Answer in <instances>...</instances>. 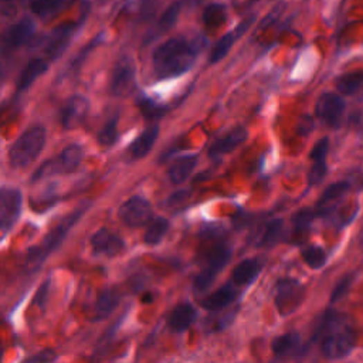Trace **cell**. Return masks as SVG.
Masks as SVG:
<instances>
[{
    "mask_svg": "<svg viewBox=\"0 0 363 363\" xmlns=\"http://www.w3.org/2000/svg\"><path fill=\"white\" fill-rule=\"evenodd\" d=\"M227 20L226 6L221 3H212L203 12V21L210 29H216L221 24H225Z\"/></svg>",
    "mask_w": 363,
    "mask_h": 363,
    "instance_id": "4316f807",
    "label": "cell"
},
{
    "mask_svg": "<svg viewBox=\"0 0 363 363\" xmlns=\"http://www.w3.org/2000/svg\"><path fill=\"white\" fill-rule=\"evenodd\" d=\"M46 144V129L40 125L26 131L12 145L9 160L13 167H26L41 153Z\"/></svg>",
    "mask_w": 363,
    "mask_h": 363,
    "instance_id": "277c9868",
    "label": "cell"
},
{
    "mask_svg": "<svg viewBox=\"0 0 363 363\" xmlns=\"http://www.w3.org/2000/svg\"><path fill=\"white\" fill-rule=\"evenodd\" d=\"M118 141V125L117 118L108 121L98 133V142L102 147H113Z\"/></svg>",
    "mask_w": 363,
    "mask_h": 363,
    "instance_id": "d6a6232c",
    "label": "cell"
},
{
    "mask_svg": "<svg viewBox=\"0 0 363 363\" xmlns=\"http://www.w3.org/2000/svg\"><path fill=\"white\" fill-rule=\"evenodd\" d=\"M328 151H329V139L328 138H322L319 139V141L314 145L313 151H311V159L314 162L317 160H325L326 155H328Z\"/></svg>",
    "mask_w": 363,
    "mask_h": 363,
    "instance_id": "f35d334b",
    "label": "cell"
},
{
    "mask_svg": "<svg viewBox=\"0 0 363 363\" xmlns=\"http://www.w3.org/2000/svg\"><path fill=\"white\" fill-rule=\"evenodd\" d=\"M363 86V71H353L338 77L337 90L341 94L351 95L355 94Z\"/></svg>",
    "mask_w": 363,
    "mask_h": 363,
    "instance_id": "d4e9b609",
    "label": "cell"
},
{
    "mask_svg": "<svg viewBox=\"0 0 363 363\" xmlns=\"http://www.w3.org/2000/svg\"><path fill=\"white\" fill-rule=\"evenodd\" d=\"M236 40H237V37H236L234 32H233V33H227V35L223 36V37L214 44V47L212 48L209 62H210L212 64H214V63H218L220 60L225 59L226 55H227V53L230 51V48L233 47V44H234Z\"/></svg>",
    "mask_w": 363,
    "mask_h": 363,
    "instance_id": "f546056e",
    "label": "cell"
},
{
    "mask_svg": "<svg viewBox=\"0 0 363 363\" xmlns=\"http://www.w3.org/2000/svg\"><path fill=\"white\" fill-rule=\"evenodd\" d=\"M90 111V102L82 95L70 97L60 111V122L66 129H74L80 127L87 118Z\"/></svg>",
    "mask_w": 363,
    "mask_h": 363,
    "instance_id": "4fadbf2b",
    "label": "cell"
},
{
    "mask_svg": "<svg viewBox=\"0 0 363 363\" xmlns=\"http://www.w3.org/2000/svg\"><path fill=\"white\" fill-rule=\"evenodd\" d=\"M360 243H362V247H363V232H362V234H360Z\"/></svg>",
    "mask_w": 363,
    "mask_h": 363,
    "instance_id": "f6af8a7d",
    "label": "cell"
},
{
    "mask_svg": "<svg viewBox=\"0 0 363 363\" xmlns=\"http://www.w3.org/2000/svg\"><path fill=\"white\" fill-rule=\"evenodd\" d=\"M284 9H286V5L284 3H280V5H277L267 16H266V19L261 21V24H260V29H266V27H268V26H271L278 17H280V15L284 12Z\"/></svg>",
    "mask_w": 363,
    "mask_h": 363,
    "instance_id": "ab89813d",
    "label": "cell"
},
{
    "mask_svg": "<svg viewBox=\"0 0 363 363\" xmlns=\"http://www.w3.org/2000/svg\"><path fill=\"white\" fill-rule=\"evenodd\" d=\"M315 337H321V352L326 359H342L351 353L355 346V331L333 311L322 317Z\"/></svg>",
    "mask_w": 363,
    "mask_h": 363,
    "instance_id": "7a4b0ae2",
    "label": "cell"
},
{
    "mask_svg": "<svg viewBox=\"0 0 363 363\" xmlns=\"http://www.w3.org/2000/svg\"><path fill=\"white\" fill-rule=\"evenodd\" d=\"M237 297V291L232 284H226L225 287L218 288L212 295L206 297L201 301V305L207 311H220L229 306Z\"/></svg>",
    "mask_w": 363,
    "mask_h": 363,
    "instance_id": "e0dca14e",
    "label": "cell"
},
{
    "mask_svg": "<svg viewBox=\"0 0 363 363\" xmlns=\"http://www.w3.org/2000/svg\"><path fill=\"white\" fill-rule=\"evenodd\" d=\"M206 44V39L187 40L175 37L160 44L153 53L155 74L160 80H169L187 73L199 51Z\"/></svg>",
    "mask_w": 363,
    "mask_h": 363,
    "instance_id": "6da1fadb",
    "label": "cell"
},
{
    "mask_svg": "<svg viewBox=\"0 0 363 363\" xmlns=\"http://www.w3.org/2000/svg\"><path fill=\"white\" fill-rule=\"evenodd\" d=\"M305 298V287L294 278H284L275 286L274 302L283 317L292 314Z\"/></svg>",
    "mask_w": 363,
    "mask_h": 363,
    "instance_id": "52a82bcc",
    "label": "cell"
},
{
    "mask_svg": "<svg viewBox=\"0 0 363 363\" xmlns=\"http://www.w3.org/2000/svg\"><path fill=\"white\" fill-rule=\"evenodd\" d=\"M232 259V247L225 243L218 241L213 244L207 253L205 254V267L202 272L194 278V291L203 292L206 291L214 281L217 274L225 268Z\"/></svg>",
    "mask_w": 363,
    "mask_h": 363,
    "instance_id": "5b68a950",
    "label": "cell"
},
{
    "mask_svg": "<svg viewBox=\"0 0 363 363\" xmlns=\"http://www.w3.org/2000/svg\"><path fill=\"white\" fill-rule=\"evenodd\" d=\"M2 353H3V352H2V348H0V359H2Z\"/></svg>",
    "mask_w": 363,
    "mask_h": 363,
    "instance_id": "bcb514c9",
    "label": "cell"
},
{
    "mask_svg": "<svg viewBox=\"0 0 363 363\" xmlns=\"http://www.w3.org/2000/svg\"><path fill=\"white\" fill-rule=\"evenodd\" d=\"M54 359H57V355H55L53 351H44L36 353L35 356H30L29 359H26V362H51Z\"/></svg>",
    "mask_w": 363,
    "mask_h": 363,
    "instance_id": "ee69618b",
    "label": "cell"
},
{
    "mask_svg": "<svg viewBox=\"0 0 363 363\" xmlns=\"http://www.w3.org/2000/svg\"><path fill=\"white\" fill-rule=\"evenodd\" d=\"M135 66L129 57H122L115 64L113 80H111V94L124 98L135 89Z\"/></svg>",
    "mask_w": 363,
    "mask_h": 363,
    "instance_id": "30bf717a",
    "label": "cell"
},
{
    "mask_svg": "<svg viewBox=\"0 0 363 363\" xmlns=\"http://www.w3.org/2000/svg\"><path fill=\"white\" fill-rule=\"evenodd\" d=\"M48 290H50V281H46V283H43V286L39 288V291L36 294L35 304H37L40 308H44L47 297H48Z\"/></svg>",
    "mask_w": 363,
    "mask_h": 363,
    "instance_id": "60d3db41",
    "label": "cell"
},
{
    "mask_svg": "<svg viewBox=\"0 0 363 363\" xmlns=\"http://www.w3.org/2000/svg\"><path fill=\"white\" fill-rule=\"evenodd\" d=\"M198 311L192 304H179L169 315V326L175 332H185L194 321H196Z\"/></svg>",
    "mask_w": 363,
    "mask_h": 363,
    "instance_id": "ac0fdd59",
    "label": "cell"
},
{
    "mask_svg": "<svg viewBox=\"0 0 363 363\" xmlns=\"http://www.w3.org/2000/svg\"><path fill=\"white\" fill-rule=\"evenodd\" d=\"M0 2H10V0H0Z\"/></svg>",
    "mask_w": 363,
    "mask_h": 363,
    "instance_id": "7dc6e473",
    "label": "cell"
},
{
    "mask_svg": "<svg viewBox=\"0 0 363 363\" xmlns=\"http://www.w3.org/2000/svg\"><path fill=\"white\" fill-rule=\"evenodd\" d=\"M318 214L310 209H302L298 213L294 214L292 217V223L295 225L297 230H305L311 225V221L314 220V217H317Z\"/></svg>",
    "mask_w": 363,
    "mask_h": 363,
    "instance_id": "d590c367",
    "label": "cell"
},
{
    "mask_svg": "<svg viewBox=\"0 0 363 363\" xmlns=\"http://www.w3.org/2000/svg\"><path fill=\"white\" fill-rule=\"evenodd\" d=\"M82 155H84V152H82L80 145L67 147L57 158L53 159V160L44 162L36 171L32 180L36 182L39 179H44L48 176L70 174V172L75 171L82 160Z\"/></svg>",
    "mask_w": 363,
    "mask_h": 363,
    "instance_id": "8992f818",
    "label": "cell"
},
{
    "mask_svg": "<svg viewBox=\"0 0 363 363\" xmlns=\"http://www.w3.org/2000/svg\"><path fill=\"white\" fill-rule=\"evenodd\" d=\"M245 139H247V129L243 127H237L212 144L209 149V156L216 159L218 156L226 155L234 151L239 145H241Z\"/></svg>",
    "mask_w": 363,
    "mask_h": 363,
    "instance_id": "9a60e30c",
    "label": "cell"
},
{
    "mask_svg": "<svg viewBox=\"0 0 363 363\" xmlns=\"http://www.w3.org/2000/svg\"><path fill=\"white\" fill-rule=\"evenodd\" d=\"M180 13V3H172L169 8L165 10V13L162 15L160 20H159V32H167L169 29H172L174 24L176 23L178 17Z\"/></svg>",
    "mask_w": 363,
    "mask_h": 363,
    "instance_id": "836d02e7",
    "label": "cell"
},
{
    "mask_svg": "<svg viewBox=\"0 0 363 363\" xmlns=\"http://www.w3.org/2000/svg\"><path fill=\"white\" fill-rule=\"evenodd\" d=\"M352 281H353V275L352 274H348L345 275L342 280L338 283V286L335 287V290L332 291V295H331V302H337L339 301L341 298H344L346 295V292L349 291L351 286H352Z\"/></svg>",
    "mask_w": 363,
    "mask_h": 363,
    "instance_id": "8d00e7d4",
    "label": "cell"
},
{
    "mask_svg": "<svg viewBox=\"0 0 363 363\" xmlns=\"http://www.w3.org/2000/svg\"><path fill=\"white\" fill-rule=\"evenodd\" d=\"M351 187V185L348 182H337V183H332L329 185L324 193L321 194V198L318 201V207H324L325 205H328L329 202H333L335 199L341 198L342 194Z\"/></svg>",
    "mask_w": 363,
    "mask_h": 363,
    "instance_id": "1f68e13d",
    "label": "cell"
},
{
    "mask_svg": "<svg viewBox=\"0 0 363 363\" xmlns=\"http://www.w3.org/2000/svg\"><path fill=\"white\" fill-rule=\"evenodd\" d=\"M84 212H86V207H81L75 212H73L71 214H68L67 217H64L57 226H55L43 240V243L37 247H33L29 250V253H27L26 257V264L32 267H39L51 253L57 248L64 239L67 237V234L70 233V230L77 225L80 221V218L82 217Z\"/></svg>",
    "mask_w": 363,
    "mask_h": 363,
    "instance_id": "3957f363",
    "label": "cell"
},
{
    "mask_svg": "<svg viewBox=\"0 0 363 363\" xmlns=\"http://www.w3.org/2000/svg\"><path fill=\"white\" fill-rule=\"evenodd\" d=\"M283 226H284V221L281 218L271 220L268 225L266 226V230H264L263 236L260 237L257 245L259 247H268V245L274 244L277 241V239L281 236Z\"/></svg>",
    "mask_w": 363,
    "mask_h": 363,
    "instance_id": "4dcf8cb0",
    "label": "cell"
},
{
    "mask_svg": "<svg viewBox=\"0 0 363 363\" xmlns=\"http://www.w3.org/2000/svg\"><path fill=\"white\" fill-rule=\"evenodd\" d=\"M48 68V64L41 60V59H36L32 60L29 64L24 67V70L21 71L19 80H17V91H24L29 89L32 84L36 81V78H39L40 75H43Z\"/></svg>",
    "mask_w": 363,
    "mask_h": 363,
    "instance_id": "603a6c76",
    "label": "cell"
},
{
    "mask_svg": "<svg viewBox=\"0 0 363 363\" xmlns=\"http://www.w3.org/2000/svg\"><path fill=\"white\" fill-rule=\"evenodd\" d=\"M118 302H120V294L115 290H113V288L104 290L95 302L94 318L98 321L108 318L111 314L115 311Z\"/></svg>",
    "mask_w": 363,
    "mask_h": 363,
    "instance_id": "7402d4cb",
    "label": "cell"
},
{
    "mask_svg": "<svg viewBox=\"0 0 363 363\" xmlns=\"http://www.w3.org/2000/svg\"><path fill=\"white\" fill-rule=\"evenodd\" d=\"M91 245L97 254L105 256V257H115L120 253H122L125 248L124 240L114 234L113 232H109L106 229L98 230L93 237H91Z\"/></svg>",
    "mask_w": 363,
    "mask_h": 363,
    "instance_id": "5bb4252c",
    "label": "cell"
},
{
    "mask_svg": "<svg viewBox=\"0 0 363 363\" xmlns=\"http://www.w3.org/2000/svg\"><path fill=\"white\" fill-rule=\"evenodd\" d=\"M298 344H299V335L297 332H290L278 337L272 342L271 349L275 356H284L288 355L291 351H294L295 346H298Z\"/></svg>",
    "mask_w": 363,
    "mask_h": 363,
    "instance_id": "83f0119b",
    "label": "cell"
},
{
    "mask_svg": "<svg viewBox=\"0 0 363 363\" xmlns=\"http://www.w3.org/2000/svg\"><path fill=\"white\" fill-rule=\"evenodd\" d=\"M68 3L70 0H32L30 9L35 15L40 17H47L50 15H55L60 12Z\"/></svg>",
    "mask_w": 363,
    "mask_h": 363,
    "instance_id": "484cf974",
    "label": "cell"
},
{
    "mask_svg": "<svg viewBox=\"0 0 363 363\" xmlns=\"http://www.w3.org/2000/svg\"><path fill=\"white\" fill-rule=\"evenodd\" d=\"M263 264L257 259H247L243 260L233 271V283L236 286H245L253 283L259 277Z\"/></svg>",
    "mask_w": 363,
    "mask_h": 363,
    "instance_id": "44dd1931",
    "label": "cell"
},
{
    "mask_svg": "<svg viewBox=\"0 0 363 363\" xmlns=\"http://www.w3.org/2000/svg\"><path fill=\"white\" fill-rule=\"evenodd\" d=\"M169 226H171L169 221H167L165 217H156L151 220L144 234V241L149 245L160 243L166 236V233L169 232Z\"/></svg>",
    "mask_w": 363,
    "mask_h": 363,
    "instance_id": "cb8c5ba5",
    "label": "cell"
},
{
    "mask_svg": "<svg viewBox=\"0 0 363 363\" xmlns=\"http://www.w3.org/2000/svg\"><path fill=\"white\" fill-rule=\"evenodd\" d=\"M304 263L313 270H318L326 263V253L318 245H308L301 251Z\"/></svg>",
    "mask_w": 363,
    "mask_h": 363,
    "instance_id": "f1b7e54d",
    "label": "cell"
},
{
    "mask_svg": "<svg viewBox=\"0 0 363 363\" xmlns=\"http://www.w3.org/2000/svg\"><path fill=\"white\" fill-rule=\"evenodd\" d=\"M158 135H159V128L156 125H151L148 129H145L141 135H139L129 147V152L132 158L133 159L145 158L153 148Z\"/></svg>",
    "mask_w": 363,
    "mask_h": 363,
    "instance_id": "ffe728a7",
    "label": "cell"
},
{
    "mask_svg": "<svg viewBox=\"0 0 363 363\" xmlns=\"http://www.w3.org/2000/svg\"><path fill=\"white\" fill-rule=\"evenodd\" d=\"M118 214L127 226L139 227L152 220V207L144 198L133 196L120 207Z\"/></svg>",
    "mask_w": 363,
    "mask_h": 363,
    "instance_id": "7c38bea8",
    "label": "cell"
},
{
    "mask_svg": "<svg viewBox=\"0 0 363 363\" xmlns=\"http://www.w3.org/2000/svg\"><path fill=\"white\" fill-rule=\"evenodd\" d=\"M345 101L341 95L333 93H325L319 97L317 102L315 114L328 127L337 128L345 113Z\"/></svg>",
    "mask_w": 363,
    "mask_h": 363,
    "instance_id": "8fae6325",
    "label": "cell"
},
{
    "mask_svg": "<svg viewBox=\"0 0 363 363\" xmlns=\"http://www.w3.org/2000/svg\"><path fill=\"white\" fill-rule=\"evenodd\" d=\"M75 27H77L75 23H67L57 27V29L51 33L46 46V53L48 54L50 59H57L66 50L73 33L75 32Z\"/></svg>",
    "mask_w": 363,
    "mask_h": 363,
    "instance_id": "2e32d148",
    "label": "cell"
},
{
    "mask_svg": "<svg viewBox=\"0 0 363 363\" xmlns=\"http://www.w3.org/2000/svg\"><path fill=\"white\" fill-rule=\"evenodd\" d=\"M35 33V23L30 19H23L10 26L8 30L0 33V54L10 53L32 39Z\"/></svg>",
    "mask_w": 363,
    "mask_h": 363,
    "instance_id": "9c48e42d",
    "label": "cell"
},
{
    "mask_svg": "<svg viewBox=\"0 0 363 363\" xmlns=\"http://www.w3.org/2000/svg\"><path fill=\"white\" fill-rule=\"evenodd\" d=\"M198 165V156L196 155H185L178 158L172 166L167 171V176H169L172 183H183L187 180V178L194 171V167Z\"/></svg>",
    "mask_w": 363,
    "mask_h": 363,
    "instance_id": "d6986e66",
    "label": "cell"
},
{
    "mask_svg": "<svg viewBox=\"0 0 363 363\" xmlns=\"http://www.w3.org/2000/svg\"><path fill=\"white\" fill-rule=\"evenodd\" d=\"M139 106H141L142 114L148 118V120H156L165 115L166 113V108L163 105H159L158 102L148 100V98H141L139 100Z\"/></svg>",
    "mask_w": 363,
    "mask_h": 363,
    "instance_id": "e575fe53",
    "label": "cell"
},
{
    "mask_svg": "<svg viewBox=\"0 0 363 363\" xmlns=\"http://www.w3.org/2000/svg\"><path fill=\"white\" fill-rule=\"evenodd\" d=\"M254 20H256V16L254 15H251V16H248L247 19H244L237 27H236V30H234V35H236V37L239 39V37H241L248 29H250V26L251 24H253L254 23Z\"/></svg>",
    "mask_w": 363,
    "mask_h": 363,
    "instance_id": "7bdbcfd3",
    "label": "cell"
},
{
    "mask_svg": "<svg viewBox=\"0 0 363 363\" xmlns=\"http://www.w3.org/2000/svg\"><path fill=\"white\" fill-rule=\"evenodd\" d=\"M189 196V192L187 190H179V192H175L172 196L167 198L166 201V206H178L180 205L186 198Z\"/></svg>",
    "mask_w": 363,
    "mask_h": 363,
    "instance_id": "b9f144b4",
    "label": "cell"
},
{
    "mask_svg": "<svg viewBox=\"0 0 363 363\" xmlns=\"http://www.w3.org/2000/svg\"><path fill=\"white\" fill-rule=\"evenodd\" d=\"M23 206L21 192L16 187L0 189V230L9 232L20 217Z\"/></svg>",
    "mask_w": 363,
    "mask_h": 363,
    "instance_id": "ba28073f",
    "label": "cell"
},
{
    "mask_svg": "<svg viewBox=\"0 0 363 363\" xmlns=\"http://www.w3.org/2000/svg\"><path fill=\"white\" fill-rule=\"evenodd\" d=\"M328 174V166L325 160H317L314 162L311 171L308 174V182L310 185H317Z\"/></svg>",
    "mask_w": 363,
    "mask_h": 363,
    "instance_id": "74e56055",
    "label": "cell"
}]
</instances>
